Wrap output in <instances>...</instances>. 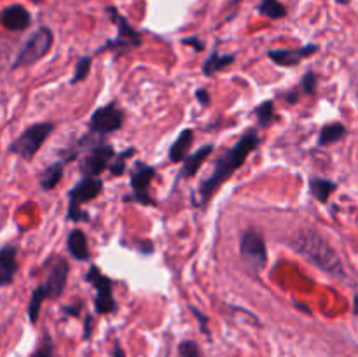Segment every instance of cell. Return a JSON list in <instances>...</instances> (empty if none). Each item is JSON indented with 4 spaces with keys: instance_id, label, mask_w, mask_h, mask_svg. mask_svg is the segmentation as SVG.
Here are the masks:
<instances>
[{
    "instance_id": "obj_20",
    "label": "cell",
    "mask_w": 358,
    "mask_h": 357,
    "mask_svg": "<svg viewBox=\"0 0 358 357\" xmlns=\"http://www.w3.org/2000/svg\"><path fill=\"white\" fill-rule=\"evenodd\" d=\"M234 59H236V56L234 55H219V51H215V49H213V51L210 52L208 58L205 59V63H203L201 70L206 77L215 76L217 72H220V70H224V69H227L229 65H233Z\"/></svg>"
},
{
    "instance_id": "obj_19",
    "label": "cell",
    "mask_w": 358,
    "mask_h": 357,
    "mask_svg": "<svg viewBox=\"0 0 358 357\" xmlns=\"http://www.w3.org/2000/svg\"><path fill=\"white\" fill-rule=\"evenodd\" d=\"M308 186H310V191L315 196V200H318L320 203H327L332 192L338 189V184L334 181L318 177V175H311L310 181H308Z\"/></svg>"
},
{
    "instance_id": "obj_12",
    "label": "cell",
    "mask_w": 358,
    "mask_h": 357,
    "mask_svg": "<svg viewBox=\"0 0 358 357\" xmlns=\"http://www.w3.org/2000/svg\"><path fill=\"white\" fill-rule=\"evenodd\" d=\"M115 154L117 153H115L112 144H103L98 140V142L87 150V154L83 158V161H80L79 164L80 175L87 178L100 177L107 168H110Z\"/></svg>"
},
{
    "instance_id": "obj_18",
    "label": "cell",
    "mask_w": 358,
    "mask_h": 357,
    "mask_svg": "<svg viewBox=\"0 0 358 357\" xmlns=\"http://www.w3.org/2000/svg\"><path fill=\"white\" fill-rule=\"evenodd\" d=\"M192 142H194V132L191 128L182 130L177 139H175V142L170 146V150H168L171 163L185 161V158L189 156V149H191Z\"/></svg>"
},
{
    "instance_id": "obj_23",
    "label": "cell",
    "mask_w": 358,
    "mask_h": 357,
    "mask_svg": "<svg viewBox=\"0 0 358 357\" xmlns=\"http://www.w3.org/2000/svg\"><path fill=\"white\" fill-rule=\"evenodd\" d=\"M254 115L257 118L259 125L261 126H269L275 119H278L275 111V102L273 100H266L262 104H259L257 107L254 108Z\"/></svg>"
},
{
    "instance_id": "obj_15",
    "label": "cell",
    "mask_w": 358,
    "mask_h": 357,
    "mask_svg": "<svg viewBox=\"0 0 358 357\" xmlns=\"http://www.w3.org/2000/svg\"><path fill=\"white\" fill-rule=\"evenodd\" d=\"M31 16L23 6L13 4V6L3 7L2 10V24L10 31H23L30 27Z\"/></svg>"
},
{
    "instance_id": "obj_33",
    "label": "cell",
    "mask_w": 358,
    "mask_h": 357,
    "mask_svg": "<svg viewBox=\"0 0 358 357\" xmlns=\"http://www.w3.org/2000/svg\"><path fill=\"white\" fill-rule=\"evenodd\" d=\"M91 329H93V317H91V315H87L86 324H84V340L91 338Z\"/></svg>"
},
{
    "instance_id": "obj_8",
    "label": "cell",
    "mask_w": 358,
    "mask_h": 357,
    "mask_svg": "<svg viewBox=\"0 0 358 357\" xmlns=\"http://www.w3.org/2000/svg\"><path fill=\"white\" fill-rule=\"evenodd\" d=\"M84 280L91 284L94 289V312L98 315L115 314L119 307L114 298V284H112V280L96 265L90 266V270L84 275Z\"/></svg>"
},
{
    "instance_id": "obj_6",
    "label": "cell",
    "mask_w": 358,
    "mask_h": 357,
    "mask_svg": "<svg viewBox=\"0 0 358 357\" xmlns=\"http://www.w3.org/2000/svg\"><path fill=\"white\" fill-rule=\"evenodd\" d=\"M52 132H55V122H35L9 144V153L23 158V160H31Z\"/></svg>"
},
{
    "instance_id": "obj_28",
    "label": "cell",
    "mask_w": 358,
    "mask_h": 357,
    "mask_svg": "<svg viewBox=\"0 0 358 357\" xmlns=\"http://www.w3.org/2000/svg\"><path fill=\"white\" fill-rule=\"evenodd\" d=\"M318 86V74L315 70H308L303 76V80H301V91L303 94H315L317 93Z\"/></svg>"
},
{
    "instance_id": "obj_35",
    "label": "cell",
    "mask_w": 358,
    "mask_h": 357,
    "mask_svg": "<svg viewBox=\"0 0 358 357\" xmlns=\"http://www.w3.org/2000/svg\"><path fill=\"white\" fill-rule=\"evenodd\" d=\"M79 310H80V307H76V308L63 307V312H65V314H70V315H79Z\"/></svg>"
},
{
    "instance_id": "obj_1",
    "label": "cell",
    "mask_w": 358,
    "mask_h": 357,
    "mask_svg": "<svg viewBox=\"0 0 358 357\" xmlns=\"http://www.w3.org/2000/svg\"><path fill=\"white\" fill-rule=\"evenodd\" d=\"M259 146H261V136H259L257 130L252 128L248 130V132H245L243 135L240 136V140L234 142L233 146L215 161V167H213L212 174L199 182V198L194 200V205H206V203L212 200V196L215 195L217 189H219L224 182L229 181L234 175V172L240 170V168L243 167L247 158L250 156Z\"/></svg>"
},
{
    "instance_id": "obj_7",
    "label": "cell",
    "mask_w": 358,
    "mask_h": 357,
    "mask_svg": "<svg viewBox=\"0 0 358 357\" xmlns=\"http://www.w3.org/2000/svg\"><path fill=\"white\" fill-rule=\"evenodd\" d=\"M107 14L110 16L112 23L117 27V35H115V38H110V41L105 42L101 48H98L94 51L96 55H100L103 51H115L117 55H121V52L129 51L133 48H138L142 44V34L136 31L122 14H119V10L115 7H107Z\"/></svg>"
},
{
    "instance_id": "obj_4",
    "label": "cell",
    "mask_w": 358,
    "mask_h": 357,
    "mask_svg": "<svg viewBox=\"0 0 358 357\" xmlns=\"http://www.w3.org/2000/svg\"><path fill=\"white\" fill-rule=\"evenodd\" d=\"M103 191V181L100 177L87 178L83 177L72 189L69 191V210H66V219L70 223H90V214L84 212L80 206L91 200L98 198Z\"/></svg>"
},
{
    "instance_id": "obj_14",
    "label": "cell",
    "mask_w": 358,
    "mask_h": 357,
    "mask_svg": "<svg viewBox=\"0 0 358 357\" xmlns=\"http://www.w3.org/2000/svg\"><path fill=\"white\" fill-rule=\"evenodd\" d=\"M17 272V247L6 244L0 248V286L7 287L13 284Z\"/></svg>"
},
{
    "instance_id": "obj_32",
    "label": "cell",
    "mask_w": 358,
    "mask_h": 357,
    "mask_svg": "<svg viewBox=\"0 0 358 357\" xmlns=\"http://www.w3.org/2000/svg\"><path fill=\"white\" fill-rule=\"evenodd\" d=\"M180 42L185 46H191V48H194L196 51H203V49H205V44H203L198 37H185V38H180Z\"/></svg>"
},
{
    "instance_id": "obj_24",
    "label": "cell",
    "mask_w": 358,
    "mask_h": 357,
    "mask_svg": "<svg viewBox=\"0 0 358 357\" xmlns=\"http://www.w3.org/2000/svg\"><path fill=\"white\" fill-rule=\"evenodd\" d=\"M259 13L269 20H280L287 16V9L280 0H262L259 6Z\"/></svg>"
},
{
    "instance_id": "obj_34",
    "label": "cell",
    "mask_w": 358,
    "mask_h": 357,
    "mask_svg": "<svg viewBox=\"0 0 358 357\" xmlns=\"http://www.w3.org/2000/svg\"><path fill=\"white\" fill-rule=\"evenodd\" d=\"M112 357H126L124 350H122L121 343L119 342L114 343V349H112Z\"/></svg>"
},
{
    "instance_id": "obj_29",
    "label": "cell",
    "mask_w": 358,
    "mask_h": 357,
    "mask_svg": "<svg viewBox=\"0 0 358 357\" xmlns=\"http://www.w3.org/2000/svg\"><path fill=\"white\" fill-rule=\"evenodd\" d=\"M178 357H201L198 343L194 340H184L178 343Z\"/></svg>"
},
{
    "instance_id": "obj_5",
    "label": "cell",
    "mask_w": 358,
    "mask_h": 357,
    "mask_svg": "<svg viewBox=\"0 0 358 357\" xmlns=\"http://www.w3.org/2000/svg\"><path fill=\"white\" fill-rule=\"evenodd\" d=\"M52 42H55V34H52L51 28H37V30L24 41V44L21 46V49L17 51V56L14 58L10 69L16 70L21 69V66L35 65L38 59H42L49 51H51Z\"/></svg>"
},
{
    "instance_id": "obj_3",
    "label": "cell",
    "mask_w": 358,
    "mask_h": 357,
    "mask_svg": "<svg viewBox=\"0 0 358 357\" xmlns=\"http://www.w3.org/2000/svg\"><path fill=\"white\" fill-rule=\"evenodd\" d=\"M70 275V265L63 258H58V261L51 266L48 273V279L38 284L31 293L30 301H28V318L31 324H37L38 315H41L42 303L45 300H56L63 294L66 287V280Z\"/></svg>"
},
{
    "instance_id": "obj_11",
    "label": "cell",
    "mask_w": 358,
    "mask_h": 357,
    "mask_svg": "<svg viewBox=\"0 0 358 357\" xmlns=\"http://www.w3.org/2000/svg\"><path fill=\"white\" fill-rule=\"evenodd\" d=\"M154 175H156L154 167L143 163V161H136L135 168H133V172H131V178H129L131 195L124 196V202H136V203H140V205L156 206L157 202L152 198V196H150V192H149Z\"/></svg>"
},
{
    "instance_id": "obj_27",
    "label": "cell",
    "mask_w": 358,
    "mask_h": 357,
    "mask_svg": "<svg viewBox=\"0 0 358 357\" xmlns=\"http://www.w3.org/2000/svg\"><path fill=\"white\" fill-rule=\"evenodd\" d=\"M30 357H55V343H52L51 336L48 332H44L41 343H38V346L34 350Z\"/></svg>"
},
{
    "instance_id": "obj_36",
    "label": "cell",
    "mask_w": 358,
    "mask_h": 357,
    "mask_svg": "<svg viewBox=\"0 0 358 357\" xmlns=\"http://www.w3.org/2000/svg\"><path fill=\"white\" fill-rule=\"evenodd\" d=\"M353 314L358 315V293L355 294V298H353Z\"/></svg>"
},
{
    "instance_id": "obj_2",
    "label": "cell",
    "mask_w": 358,
    "mask_h": 357,
    "mask_svg": "<svg viewBox=\"0 0 358 357\" xmlns=\"http://www.w3.org/2000/svg\"><path fill=\"white\" fill-rule=\"evenodd\" d=\"M292 247L297 254H301L308 261L313 262L322 272L329 273L332 276H345L341 258L334 251V247L318 231L301 230L294 237Z\"/></svg>"
},
{
    "instance_id": "obj_13",
    "label": "cell",
    "mask_w": 358,
    "mask_h": 357,
    "mask_svg": "<svg viewBox=\"0 0 358 357\" xmlns=\"http://www.w3.org/2000/svg\"><path fill=\"white\" fill-rule=\"evenodd\" d=\"M318 49H320L318 44H306L297 49H269L268 58L276 65L290 69V66L299 65L308 56H313L315 52H318Z\"/></svg>"
},
{
    "instance_id": "obj_10",
    "label": "cell",
    "mask_w": 358,
    "mask_h": 357,
    "mask_svg": "<svg viewBox=\"0 0 358 357\" xmlns=\"http://www.w3.org/2000/svg\"><path fill=\"white\" fill-rule=\"evenodd\" d=\"M124 125V112L117 107L115 102H110L107 105H101L91 114L90 118V133L96 135L98 139H103L105 135L119 132Z\"/></svg>"
},
{
    "instance_id": "obj_30",
    "label": "cell",
    "mask_w": 358,
    "mask_h": 357,
    "mask_svg": "<svg viewBox=\"0 0 358 357\" xmlns=\"http://www.w3.org/2000/svg\"><path fill=\"white\" fill-rule=\"evenodd\" d=\"M194 97L201 107L206 108L210 107V104H212V97H210V91L206 90V88H198V90L194 91Z\"/></svg>"
},
{
    "instance_id": "obj_9",
    "label": "cell",
    "mask_w": 358,
    "mask_h": 357,
    "mask_svg": "<svg viewBox=\"0 0 358 357\" xmlns=\"http://www.w3.org/2000/svg\"><path fill=\"white\" fill-rule=\"evenodd\" d=\"M240 255L252 272H262L268 265V248H266L264 237L255 230L243 231L240 238Z\"/></svg>"
},
{
    "instance_id": "obj_17",
    "label": "cell",
    "mask_w": 358,
    "mask_h": 357,
    "mask_svg": "<svg viewBox=\"0 0 358 357\" xmlns=\"http://www.w3.org/2000/svg\"><path fill=\"white\" fill-rule=\"evenodd\" d=\"M66 251L70 252L76 261L80 262H87L91 258V252H90V244H87V237L83 230L76 227L69 233L66 237Z\"/></svg>"
},
{
    "instance_id": "obj_37",
    "label": "cell",
    "mask_w": 358,
    "mask_h": 357,
    "mask_svg": "<svg viewBox=\"0 0 358 357\" xmlns=\"http://www.w3.org/2000/svg\"><path fill=\"white\" fill-rule=\"evenodd\" d=\"M338 2H341V4H348V0H338Z\"/></svg>"
},
{
    "instance_id": "obj_25",
    "label": "cell",
    "mask_w": 358,
    "mask_h": 357,
    "mask_svg": "<svg viewBox=\"0 0 358 357\" xmlns=\"http://www.w3.org/2000/svg\"><path fill=\"white\" fill-rule=\"evenodd\" d=\"M91 65H93V58L91 56H79L76 66H73V74L70 77V84H79L87 79L90 76Z\"/></svg>"
},
{
    "instance_id": "obj_16",
    "label": "cell",
    "mask_w": 358,
    "mask_h": 357,
    "mask_svg": "<svg viewBox=\"0 0 358 357\" xmlns=\"http://www.w3.org/2000/svg\"><path fill=\"white\" fill-rule=\"evenodd\" d=\"M213 149H215V146H213V144H206V146H201L198 150H194L192 154H189V156L185 158L184 164H182V170L178 172L177 181L194 177V175L199 172V168H201V164L205 163L206 158L213 153Z\"/></svg>"
},
{
    "instance_id": "obj_22",
    "label": "cell",
    "mask_w": 358,
    "mask_h": 357,
    "mask_svg": "<svg viewBox=\"0 0 358 357\" xmlns=\"http://www.w3.org/2000/svg\"><path fill=\"white\" fill-rule=\"evenodd\" d=\"M63 168H65V161H55V163H51L42 172L41 188L44 191H51V189H55L59 184V181L63 178Z\"/></svg>"
},
{
    "instance_id": "obj_31",
    "label": "cell",
    "mask_w": 358,
    "mask_h": 357,
    "mask_svg": "<svg viewBox=\"0 0 358 357\" xmlns=\"http://www.w3.org/2000/svg\"><path fill=\"white\" fill-rule=\"evenodd\" d=\"M189 308H191V312H192V314H194L196 317H198V321H199V328H201V331L205 332V335H210L208 328H206V322H208L210 318L206 317V315H203L201 312H199L198 308H194V307H192V304H191V307H189Z\"/></svg>"
},
{
    "instance_id": "obj_21",
    "label": "cell",
    "mask_w": 358,
    "mask_h": 357,
    "mask_svg": "<svg viewBox=\"0 0 358 357\" xmlns=\"http://www.w3.org/2000/svg\"><path fill=\"white\" fill-rule=\"evenodd\" d=\"M348 133V128H346L343 122H329L325 125L324 128L320 130V135H318V146L325 147V146H331V144L339 142L343 140Z\"/></svg>"
},
{
    "instance_id": "obj_26",
    "label": "cell",
    "mask_w": 358,
    "mask_h": 357,
    "mask_svg": "<svg viewBox=\"0 0 358 357\" xmlns=\"http://www.w3.org/2000/svg\"><path fill=\"white\" fill-rule=\"evenodd\" d=\"M135 153H136L135 147H128V149H124V150H121V153L115 154L114 161H112L110 168H108V170H110V174H112V177H119V175L124 174V172H126V161H128V158H131Z\"/></svg>"
}]
</instances>
